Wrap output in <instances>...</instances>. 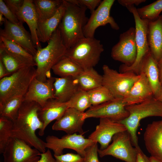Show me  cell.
Instances as JSON below:
<instances>
[{
    "instance_id": "cell-1",
    "label": "cell",
    "mask_w": 162,
    "mask_h": 162,
    "mask_svg": "<svg viewBox=\"0 0 162 162\" xmlns=\"http://www.w3.org/2000/svg\"><path fill=\"white\" fill-rule=\"evenodd\" d=\"M41 107L34 101L24 100L19 109L16 118L13 121L11 137L23 140L41 153L45 152V142L36 135L42 129L43 124L38 116Z\"/></svg>"
},
{
    "instance_id": "cell-2",
    "label": "cell",
    "mask_w": 162,
    "mask_h": 162,
    "mask_svg": "<svg viewBox=\"0 0 162 162\" xmlns=\"http://www.w3.org/2000/svg\"><path fill=\"white\" fill-rule=\"evenodd\" d=\"M65 11L58 26L64 43L68 49L85 38L83 28L88 18L86 16L87 8L64 0Z\"/></svg>"
},
{
    "instance_id": "cell-3",
    "label": "cell",
    "mask_w": 162,
    "mask_h": 162,
    "mask_svg": "<svg viewBox=\"0 0 162 162\" xmlns=\"http://www.w3.org/2000/svg\"><path fill=\"white\" fill-rule=\"evenodd\" d=\"M44 48L37 50L34 57L37 64L36 78L42 82H46L50 77V70L52 67L65 56L68 48L63 41L58 27Z\"/></svg>"
},
{
    "instance_id": "cell-4",
    "label": "cell",
    "mask_w": 162,
    "mask_h": 162,
    "mask_svg": "<svg viewBox=\"0 0 162 162\" xmlns=\"http://www.w3.org/2000/svg\"><path fill=\"white\" fill-rule=\"evenodd\" d=\"M128 116L119 122L126 127L134 146L139 147L137 132L140 121L150 116L161 117L162 118V103L154 97L141 103L126 106Z\"/></svg>"
},
{
    "instance_id": "cell-5",
    "label": "cell",
    "mask_w": 162,
    "mask_h": 162,
    "mask_svg": "<svg viewBox=\"0 0 162 162\" xmlns=\"http://www.w3.org/2000/svg\"><path fill=\"white\" fill-rule=\"evenodd\" d=\"M34 66L24 67L0 80V104L14 98L24 96L36 75Z\"/></svg>"
},
{
    "instance_id": "cell-6",
    "label": "cell",
    "mask_w": 162,
    "mask_h": 162,
    "mask_svg": "<svg viewBox=\"0 0 162 162\" xmlns=\"http://www.w3.org/2000/svg\"><path fill=\"white\" fill-rule=\"evenodd\" d=\"M104 51L100 40L94 38L85 37L68 49L65 56L85 70L94 68L98 64Z\"/></svg>"
},
{
    "instance_id": "cell-7",
    "label": "cell",
    "mask_w": 162,
    "mask_h": 162,
    "mask_svg": "<svg viewBox=\"0 0 162 162\" xmlns=\"http://www.w3.org/2000/svg\"><path fill=\"white\" fill-rule=\"evenodd\" d=\"M102 85L107 88L115 98H124L140 75L131 72L118 73L104 64L103 67Z\"/></svg>"
},
{
    "instance_id": "cell-8",
    "label": "cell",
    "mask_w": 162,
    "mask_h": 162,
    "mask_svg": "<svg viewBox=\"0 0 162 162\" xmlns=\"http://www.w3.org/2000/svg\"><path fill=\"white\" fill-rule=\"evenodd\" d=\"M133 14L135 24V40L137 52L136 59L131 66L128 67L123 64L119 67L120 73L133 72L139 74L140 64L145 56L150 52L147 38L148 26L149 21L140 18L134 5L126 8Z\"/></svg>"
},
{
    "instance_id": "cell-9",
    "label": "cell",
    "mask_w": 162,
    "mask_h": 162,
    "mask_svg": "<svg viewBox=\"0 0 162 162\" xmlns=\"http://www.w3.org/2000/svg\"><path fill=\"white\" fill-rule=\"evenodd\" d=\"M94 142L89 138H85L82 135L75 133L67 134L60 138L53 135L48 136L46 138L45 146L52 151L54 156L63 154V150L68 148L74 150L83 157L86 149Z\"/></svg>"
},
{
    "instance_id": "cell-10",
    "label": "cell",
    "mask_w": 162,
    "mask_h": 162,
    "mask_svg": "<svg viewBox=\"0 0 162 162\" xmlns=\"http://www.w3.org/2000/svg\"><path fill=\"white\" fill-rule=\"evenodd\" d=\"M112 140V143L106 148L98 149L100 157L111 155L126 162H136L137 149L132 146L130 136L127 130L116 134Z\"/></svg>"
},
{
    "instance_id": "cell-11",
    "label": "cell",
    "mask_w": 162,
    "mask_h": 162,
    "mask_svg": "<svg viewBox=\"0 0 162 162\" xmlns=\"http://www.w3.org/2000/svg\"><path fill=\"white\" fill-rule=\"evenodd\" d=\"M135 34V28L130 27L120 34L119 41L112 49V58L126 66H131L136 59L137 49Z\"/></svg>"
},
{
    "instance_id": "cell-12",
    "label": "cell",
    "mask_w": 162,
    "mask_h": 162,
    "mask_svg": "<svg viewBox=\"0 0 162 162\" xmlns=\"http://www.w3.org/2000/svg\"><path fill=\"white\" fill-rule=\"evenodd\" d=\"M123 98H115L100 104L92 106L83 114L84 120L90 118H107L120 122L129 115Z\"/></svg>"
},
{
    "instance_id": "cell-13",
    "label": "cell",
    "mask_w": 162,
    "mask_h": 162,
    "mask_svg": "<svg viewBox=\"0 0 162 162\" xmlns=\"http://www.w3.org/2000/svg\"><path fill=\"white\" fill-rule=\"evenodd\" d=\"M41 153L23 140L11 137L2 154L4 162H38Z\"/></svg>"
},
{
    "instance_id": "cell-14",
    "label": "cell",
    "mask_w": 162,
    "mask_h": 162,
    "mask_svg": "<svg viewBox=\"0 0 162 162\" xmlns=\"http://www.w3.org/2000/svg\"><path fill=\"white\" fill-rule=\"evenodd\" d=\"M115 1L104 0L91 15L83 28L85 37L94 38L95 31L98 27L109 24L111 28L118 30L119 27L113 18L110 15L111 8Z\"/></svg>"
},
{
    "instance_id": "cell-15",
    "label": "cell",
    "mask_w": 162,
    "mask_h": 162,
    "mask_svg": "<svg viewBox=\"0 0 162 162\" xmlns=\"http://www.w3.org/2000/svg\"><path fill=\"white\" fill-rule=\"evenodd\" d=\"M127 130L125 126L119 122L107 118H100L99 124L88 138L100 145V149L106 148L113 136L119 132Z\"/></svg>"
},
{
    "instance_id": "cell-16",
    "label": "cell",
    "mask_w": 162,
    "mask_h": 162,
    "mask_svg": "<svg viewBox=\"0 0 162 162\" xmlns=\"http://www.w3.org/2000/svg\"><path fill=\"white\" fill-rule=\"evenodd\" d=\"M4 25V28L0 29V36L17 44L34 57L37 50L31 35L25 29L23 24H15L6 19Z\"/></svg>"
},
{
    "instance_id": "cell-17",
    "label": "cell",
    "mask_w": 162,
    "mask_h": 162,
    "mask_svg": "<svg viewBox=\"0 0 162 162\" xmlns=\"http://www.w3.org/2000/svg\"><path fill=\"white\" fill-rule=\"evenodd\" d=\"M55 77H51L46 82H42L35 77L32 81L24 96V100L34 101L42 107L47 101L55 99L54 83Z\"/></svg>"
},
{
    "instance_id": "cell-18",
    "label": "cell",
    "mask_w": 162,
    "mask_h": 162,
    "mask_svg": "<svg viewBox=\"0 0 162 162\" xmlns=\"http://www.w3.org/2000/svg\"><path fill=\"white\" fill-rule=\"evenodd\" d=\"M84 112L68 108L62 117L54 123L52 129L64 131L67 134L78 132L83 135L85 133L82 128L85 120L83 118Z\"/></svg>"
},
{
    "instance_id": "cell-19",
    "label": "cell",
    "mask_w": 162,
    "mask_h": 162,
    "mask_svg": "<svg viewBox=\"0 0 162 162\" xmlns=\"http://www.w3.org/2000/svg\"><path fill=\"white\" fill-rule=\"evenodd\" d=\"M146 148L152 156L162 160V125L161 121L148 124L144 134Z\"/></svg>"
},
{
    "instance_id": "cell-20",
    "label": "cell",
    "mask_w": 162,
    "mask_h": 162,
    "mask_svg": "<svg viewBox=\"0 0 162 162\" xmlns=\"http://www.w3.org/2000/svg\"><path fill=\"white\" fill-rule=\"evenodd\" d=\"M68 108L66 102H62L55 99L48 100L38 112L39 118L43 124V127L38 134L43 136L46 128L53 121L58 120L63 115Z\"/></svg>"
},
{
    "instance_id": "cell-21",
    "label": "cell",
    "mask_w": 162,
    "mask_h": 162,
    "mask_svg": "<svg viewBox=\"0 0 162 162\" xmlns=\"http://www.w3.org/2000/svg\"><path fill=\"white\" fill-rule=\"evenodd\" d=\"M140 77L123 98L127 106L141 103L154 97L152 88L145 74L141 72Z\"/></svg>"
},
{
    "instance_id": "cell-22",
    "label": "cell",
    "mask_w": 162,
    "mask_h": 162,
    "mask_svg": "<svg viewBox=\"0 0 162 162\" xmlns=\"http://www.w3.org/2000/svg\"><path fill=\"white\" fill-rule=\"evenodd\" d=\"M144 73L148 80L152 90L154 97L157 99L161 88L158 62L150 52L147 54L142 61L139 69V74Z\"/></svg>"
},
{
    "instance_id": "cell-23",
    "label": "cell",
    "mask_w": 162,
    "mask_h": 162,
    "mask_svg": "<svg viewBox=\"0 0 162 162\" xmlns=\"http://www.w3.org/2000/svg\"><path fill=\"white\" fill-rule=\"evenodd\" d=\"M147 38L150 52L158 62L162 58V15L148 21Z\"/></svg>"
},
{
    "instance_id": "cell-24",
    "label": "cell",
    "mask_w": 162,
    "mask_h": 162,
    "mask_svg": "<svg viewBox=\"0 0 162 162\" xmlns=\"http://www.w3.org/2000/svg\"><path fill=\"white\" fill-rule=\"evenodd\" d=\"M55 99L62 102H68L80 88L73 77H55Z\"/></svg>"
},
{
    "instance_id": "cell-25",
    "label": "cell",
    "mask_w": 162,
    "mask_h": 162,
    "mask_svg": "<svg viewBox=\"0 0 162 162\" xmlns=\"http://www.w3.org/2000/svg\"><path fill=\"white\" fill-rule=\"evenodd\" d=\"M21 14L24 22H26L29 27L35 48L37 50L42 48L37 35L38 19L33 0H24Z\"/></svg>"
},
{
    "instance_id": "cell-26",
    "label": "cell",
    "mask_w": 162,
    "mask_h": 162,
    "mask_svg": "<svg viewBox=\"0 0 162 162\" xmlns=\"http://www.w3.org/2000/svg\"><path fill=\"white\" fill-rule=\"evenodd\" d=\"M65 9L63 2L56 14L45 22L38 24V37L40 42H47L53 32L58 27L64 14Z\"/></svg>"
},
{
    "instance_id": "cell-27",
    "label": "cell",
    "mask_w": 162,
    "mask_h": 162,
    "mask_svg": "<svg viewBox=\"0 0 162 162\" xmlns=\"http://www.w3.org/2000/svg\"><path fill=\"white\" fill-rule=\"evenodd\" d=\"M0 49L5 50L26 65L37 66L34 57L29 52L14 41L0 36Z\"/></svg>"
},
{
    "instance_id": "cell-28",
    "label": "cell",
    "mask_w": 162,
    "mask_h": 162,
    "mask_svg": "<svg viewBox=\"0 0 162 162\" xmlns=\"http://www.w3.org/2000/svg\"><path fill=\"white\" fill-rule=\"evenodd\" d=\"M38 23H42L52 17L63 2V0H34Z\"/></svg>"
},
{
    "instance_id": "cell-29",
    "label": "cell",
    "mask_w": 162,
    "mask_h": 162,
    "mask_svg": "<svg viewBox=\"0 0 162 162\" xmlns=\"http://www.w3.org/2000/svg\"><path fill=\"white\" fill-rule=\"evenodd\" d=\"M74 78L80 89L86 91L102 85L103 76L94 68L83 70Z\"/></svg>"
},
{
    "instance_id": "cell-30",
    "label": "cell",
    "mask_w": 162,
    "mask_h": 162,
    "mask_svg": "<svg viewBox=\"0 0 162 162\" xmlns=\"http://www.w3.org/2000/svg\"><path fill=\"white\" fill-rule=\"evenodd\" d=\"M53 73L60 77H75L83 70L69 58L65 56L52 68Z\"/></svg>"
},
{
    "instance_id": "cell-31",
    "label": "cell",
    "mask_w": 162,
    "mask_h": 162,
    "mask_svg": "<svg viewBox=\"0 0 162 162\" xmlns=\"http://www.w3.org/2000/svg\"><path fill=\"white\" fill-rule=\"evenodd\" d=\"M24 99V96L18 97L10 99L0 104V116L14 121L17 117Z\"/></svg>"
},
{
    "instance_id": "cell-32",
    "label": "cell",
    "mask_w": 162,
    "mask_h": 162,
    "mask_svg": "<svg viewBox=\"0 0 162 162\" xmlns=\"http://www.w3.org/2000/svg\"><path fill=\"white\" fill-rule=\"evenodd\" d=\"M68 108L74 109L80 112L90 107V102L87 91L80 89L67 102Z\"/></svg>"
},
{
    "instance_id": "cell-33",
    "label": "cell",
    "mask_w": 162,
    "mask_h": 162,
    "mask_svg": "<svg viewBox=\"0 0 162 162\" xmlns=\"http://www.w3.org/2000/svg\"><path fill=\"white\" fill-rule=\"evenodd\" d=\"M141 19L153 21L158 18L162 11V0H158L148 5L136 8Z\"/></svg>"
},
{
    "instance_id": "cell-34",
    "label": "cell",
    "mask_w": 162,
    "mask_h": 162,
    "mask_svg": "<svg viewBox=\"0 0 162 162\" xmlns=\"http://www.w3.org/2000/svg\"><path fill=\"white\" fill-rule=\"evenodd\" d=\"M87 92L92 106L98 105L115 99L110 90L103 85Z\"/></svg>"
},
{
    "instance_id": "cell-35",
    "label": "cell",
    "mask_w": 162,
    "mask_h": 162,
    "mask_svg": "<svg viewBox=\"0 0 162 162\" xmlns=\"http://www.w3.org/2000/svg\"><path fill=\"white\" fill-rule=\"evenodd\" d=\"M13 121L7 118L0 117V153L2 154L11 137Z\"/></svg>"
},
{
    "instance_id": "cell-36",
    "label": "cell",
    "mask_w": 162,
    "mask_h": 162,
    "mask_svg": "<svg viewBox=\"0 0 162 162\" xmlns=\"http://www.w3.org/2000/svg\"><path fill=\"white\" fill-rule=\"evenodd\" d=\"M0 60L10 74L27 65L21 62L5 50L0 49Z\"/></svg>"
},
{
    "instance_id": "cell-37",
    "label": "cell",
    "mask_w": 162,
    "mask_h": 162,
    "mask_svg": "<svg viewBox=\"0 0 162 162\" xmlns=\"http://www.w3.org/2000/svg\"><path fill=\"white\" fill-rule=\"evenodd\" d=\"M4 2L22 24L24 23L21 14V10L24 0H4Z\"/></svg>"
},
{
    "instance_id": "cell-38",
    "label": "cell",
    "mask_w": 162,
    "mask_h": 162,
    "mask_svg": "<svg viewBox=\"0 0 162 162\" xmlns=\"http://www.w3.org/2000/svg\"><path fill=\"white\" fill-rule=\"evenodd\" d=\"M98 143L94 142L86 149L83 162H100L98 158Z\"/></svg>"
},
{
    "instance_id": "cell-39",
    "label": "cell",
    "mask_w": 162,
    "mask_h": 162,
    "mask_svg": "<svg viewBox=\"0 0 162 162\" xmlns=\"http://www.w3.org/2000/svg\"><path fill=\"white\" fill-rule=\"evenodd\" d=\"M0 13L9 21L16 25L23 24L7 6L4 0H0Z\"/></svg>"
},
{
    "instance_id": "cell-40",
    "label": "cell",
    "mask_w": 162,
    "mask_h": 162,
    "mask_svg": "<svg viewBox=\"0 0 162 162\" xmlns=\"http://www.w3.org/2000/svg\"><path fill=\"white\" fill-rule=\"evenodd\" d=\"M68 2L88 8L91 13H93L101 2L100 0H66Z\"/></svg>"
},
{
    "instance_id": "cell-41",
    "label": "cell",
    "mask_w": 162,
    "mask_h": 162,
    "mask_svg": "<svg viewBox=\"0 0 162 162\" xmlns=\"http://www.w3.org/2000/svg\"><path fill=\"white\" fill-rule=\"evenodd\" d=\"M56 162H83V158L78 154L67 153L54 156Z\"/></svg>"
},
{
    "instance_id": "cell-42",
    "label": "cell",
    "mask_w": 162,
    "mask_h": 162,
    "mask_svg": "<svg viewBox=\"0 0 162 162\" xmlns=\"http://www.w3.org/2000/svg\"><path fill=\"white\" fill-rule=\"evenodd\" d=\"M38 162H56L53 156L49 149H48L45 152L42 153L40 158Z\"/></svg>"
},
{
    "instance_id": "cell-43",
    "label": "cell",
    "mask_w": 162,
    "mask_h": 162,
    "mask_svg": "<svg viewBox=\"0 0 162 162\" xmlns=\"http://www.w3.org/2000/svg\"><path fill=\"white\" fill-rule=\"evenodd\" d=\"M146 1V0H118V2L121 5L126 8L134 5H138Z\"/></svg>"
},
{
    "instance_id": "cell-44",
    "label": "cell",
    "mask_w": 162,
    "mask_h": 162,
    "mask_svg": "<svg viewBox=\"0 0 162 162\" xmlns=\"http://www.w3.org/2000/svg\"><path fill=\"white\" fill-rule=\"evenodd\" d=\"M136 148L137 154L136 162H150L149 158L144 153L140 147Z\"/></svg>"
},
{
    "instance_id": "cell-45",
    "label": "cell",
    "mask_w": 162,
    "mask_h": 162,
    "mask_svg": "<svg viewBox=\"0 0 162 162\" xmlns=\"http://www.w3.org/2000/svg\"><path fill=\"white\" fill-rule=\"evenodd\" d=\"M10 75L11 74L7 71L2 61L0 60V79Z\"/></svg>"
},
{
    "instance_id": "cell-46",
    "label": "cell",
    "mask_w": 162,
    "mask_h": 162,
    "mask_svg": "<svg viewBox=\"0 0 162 162\" xmlns=\"http://www.w3.org/2000/svg\"><path fill=\"white\" fill-rule=\"evenodd\" d=\"M158 66L159 72L160 80L162 85V58L158 62Z\"/></svg>"
},
{
    "instance_id": "cell-47",
    "label": "cell",
    "mask_w": 162,
    "mask_h": 162,
    "mask_svg": "<svg viewBox=\"0 0 162 162\" xmlns=\"http://www.w3.org/2000/svg\"><path fill=\"white\" fill-rule=\"evenodd\" d=\"M150 162H162V160L157 158L150 156L149 158Z\"/></svg>"
},
{
    "instance_id": "cell-48",
    "label": "cell",
    "mask_w": 162,
    "mask_h": 162,
    "mask_svg": "<svg viewBox=\"0 0 162 162\" xmlns=\"http://www.w3.org/2000/svg\"><path fill=\"white\" fill-rule=\"evenodd\" d=\"M3 15L1 13H0V25L4 24L6 20V19L4 17Z\"/></svg>"
},
{
    "instance_id": "cell-49",
    "label": "cell",
    "mask_w": 162,
    "mask_h": 162,
    "mask_svg": "<svg viewBox=\"0 0 162 162\" xmlns=\"http://www.w3.org/2000/svg\"><path fill=\"white\" fill-rule=\"evenodd\" d=\"M157 99L162 103V85L160 94Z\"/></svg>"
},
{
    "instance_id": "cell-50",
    "label": "cell",
    "mask_w": 162,
    "mask_h": 162,
    "mask_svg": "<svg viewBox=\"0 0 162 162\" xmlns=\"http://www.w3.org/2000/svg\"><path fill=\"white\" fill-rule=\"evenodd\" d=\"M161 121V124H162V119Z\"/></svg>"
}]
</instances>
